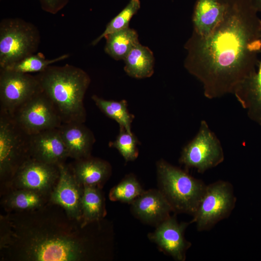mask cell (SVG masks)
<instances>
[{"label":"cell","mask_w":261,"mask_h":261,"mask_svg":"<svg viewBox=\"0 0 261 261\" xmlns=\"http://www.w3.org/2000/svg\"><path fill=\"white\" fill-rule=\"evenodd\" d=\"M69 57V54H65L53 59H46L42 53L33 54L4 69L23 73H39L49 66Z\"/></svg>","instance_id":"25"},{"label":"cell","mask_w":261,"mask_h":261,"mask_svg":"<svg viewBox=\"0 0 261 261\" xmlns=\"http://www.w3.org/2000/svg\"><path fill=\"white\" fill-rule=\"evenodd\" d=\"M42 9L51 14H56L68 3L69 0H39Z\"/></svg>","instance_id":"29"},{"label":"cell","mask_w":261,"mask_h":261,"mask_svg":"<svg viewBox=\"0 0 261 261\" xmlns=\"http://www.w3.org/2000/svg\"><path fill=\"white\" fill-rule=\"evenodd\" d=\"M29 152L33 159L58 166L69 158L58 128L30 135Z\"/></svg>","instance_id":"14"},{"label":"cell","mask_w":261,"mask_h":261,"mask_svg":"<svg viewBox=\"0 0 261 261\" xmlns=\"http://www.w3.org/2000/svg\"><path fill=\"white\" fill-rule=\"evenodd\" d=\"M248 117L261 126V53L256 71L233 94Z\"/></svg>","instance_id":"17"},{"label":"cell","mask_w":261,"mask_h":261,"mask_svg":"<svg viewBox=\"0 0 261 261\" xmlns=\"http://www.w3.org/2000/svg\"><path fill=\"white\" fill-rule=\"evenodd\" d=\"M157 169L159 189L173 211L193 216L207 185L202 180L164 160L158 162Z\"/></svg>","instance_id":"4"},{"label":"cell","mask_w":261,"mask_h":261,"mask_svg":"<svg viewBox=\"0 0 261 261\" xmlns=\"http://www.w3.org/2000/svg\"><path fill=\"white\" fill-rule=\"evenodd\" d=\"M70 166L76 179L83 187L102 188L111 172V166L107 161L91 157L75 160Z\"/></svg>","instance_id":"19"},{"label":"cell","mask_w":261,"mask_h":261,"mask_svg":"<svg viewBox=\"0 0 261 261\" xmlns=\"http://www.w3.org/2000/svg\"><path fill=\"white\" fill-rule=\"evenodd\" d=\"M253 7L258 12H261V0H250Z\"/></svg>","instance_id":"30"},{"label":"cell","mask_w":261,"mask_h":261,"mask_svg":"<svg viewBox=\"0 0 261 261\" xmlns=\"http://www.w3.org/2000/svg\"><path fill=\"white\" fill-rule=\"evenodd\" d=\"M97 223V222H96ZM48 203L31 211L0 217L2 261H85L96 251L91 227Z\"/></svg>","instance_id":"2"},{"label":"cell","mask_w":261,"mask_h":261,"mask_svg":"<svg viewBox=\"0 0 261 261\" xmlns=\"http://www.w3.org/2000/svg\"><path fill=\"white\" fill-rule=\"evenodd\" d=\"M29 137L11 116L0 111V191L10 182L20 167L30 158Z\"/></svg>","instance_id":"5"},{"label":"cell","mask_w":261,"mask_h":261,"mask_svg":"<svg viewBox=\"0 0 261 261\" xmlns=\"http://www.w3.org/2000/svg\"><path fill=\"white\" fill-rule=\"evenodd\" d=\"M11 116L29 135L58 128L63 123L52 102L42 91L24 103Z\"/></svg>","instance_id":"9"},{"label":"cell","mask_w":261,"mask_h":261,"mask_svg":"<svg viewBox=\"0 0 261 261\" xmlns=\"http://www.w3.org/2000/svg\"><path fill=\"white\" fill-rule=\"evenodd\" d=\"M137 32L130 27L108 35L105 39V52L116 60H123L139 43Z\"/></svg>","instance_id":"23"},{"label":"cell","mask_w":261,"mask_h":261,"mask_svg":"<svg viewBox=\"0 0 261 261\" xmlns=\"http://www.w3.org/2000/svg\"><path fill=\"white\" fill-rule=\"evenodd\" d=\"M59 169V178L49 202L61 207L70 217L81 220L84 187L76 179L70 165L62 163Z\"/></svg>","instance_id":"12"},{"label":"cell","mask_w":261,"mask_h":261,"mask_svg":"<svg viewBox=\"0 0 261 261\" xmlns=\"http://www.w3.org/2000/svg\"><path fill=\"white\" fill-rule=\"evenodd\" d=\"M137 140L132 133L120 128L116 140L110 143V146L116 148L126 161H133L138 156L137 148Z\"/></svg>","instance_id":"28"},{"label":"cell","mask_w":261,"mask_h":261,"mask_svg":"<svg viewBox=\"0 0 261 261\" xmlns=\"http://www.w3.org/2000/svg\"><path fill=\"white\" fill-rule=\"evenodd\" d=\"M41 91L36 75L0 69L1 111L12 116L24 103Z\"/></svg>","instance_id":"11"},{"label":"cell","mask_w":261,"mask_h":261,"mask_svg":"<svg viewBox=\"0 0 261 261\" xmlns=\"http://www.w3.org/2000/svg\"><path fill=\"white\" fill-rule=\"evenodd\" d=\"M102 188L84 186L81 208V220L84 225L102 221L106 214Z\"/></svg>","instance_id":"22"},{"label":"cell","mask_w":261,"mask_h":261,"mask_svg":"<svg viewBox=\"0 0 261 261\" xmlns=\"http://www.w3.org/2000/svg\"><path fill=\"white\" fill-rule=\"evenodd\" d=\"M227 0H197L192 16V32L200 36L209 34L223 19Z\"/></svg>","instance_id":"18"},{"label":"cell","mask_w":261,"mask_h":261,"mask_svg":"<svg viewBox=\"0 0 261 261\" xmlns=\"http://www.w3.org/2000/svg\"><path fill=\"white\" fill-rule=\"evenodd\" d=\"M36 76L42 91L52 102L63 123L85 121L83 101L90 78L85 71L69 64L51 65Z\"/></svg>","instance_id":"3"},{"label":"cell","mask_w":261,"mask_h":261,"mask_svg":"<svg viewBox=\"0 0 261 261\" xmlns=\"http://www.w3.org/2000/svg\"><path fill=\"white\" fill-rule=\"evenodd\" d=\"M144 191L136 177L129 174L110 189L109 198L112 201L130 204Z\"/></svg>","instance_id":"27"},{"label":"cell","mask_w":261,"mask_h":261,"mask_svg":"<svg viewBox=\"0 0 261 261\" xmlns=\"http://www.w3.org/2000/svg\"><path fill=\"white\" fill-rule=\"evenodd\" d=\"M134 216L142 222L157 227L174 212L171 205L159 189L144 191L131 203Z\"/></svg>","instance_id":"15"},{"label":"cell","mask_w":261,"mask_h":261,"mask_svg":"<svg viewBox=\"0 0 261 261\" xmlns=\"http://www.w3.org/2000/svg\"><path fill=\"white\" fill-rule=\"evenodd\" d=\"M250 0H227L223 19L205 36L192 33L184 67L209 99L234 94L256 70L261 53V19Z\"/></svg>","instance_id":"1"},{"label":"cell","mask_w":261,"mask_h":261,"mask_svg":"<svg viewBox=\"0 0 261 261\" xmlns=\"http://www.w3.org/2000/svg\"><path fill=\"white\" fill-rule=\"evenodd\" d=\"M140 0H130L127 5L107 24L104 31L91 43L95 46L108 35L129 27L130 22L140 8Z\"/></svg>","instance_id":"26"},{"label":"cell","mask_w":261,"mask_h":261,"mask_svg":"<svg viewBox=\"0 0 261 261\" xmlns=\"http://www.w3.org/2000/svg\"><path fill=\"white\" fill-rule=\"evenodd\" d=\"M236 202L231 183L223 180L213 182L207 185L197 210L189 223H195L199 232L208 231L230 216Z\"/></svg>","instance_id":"7"},{"label":"cell","mask_w":261,"mask_h":261,"mask_svg":"<svg viewBox=\"0 0 261 261\" xmlns=\"http://www.w3.org/2000/svg\"><path fill=\"white\" fill-rule=\"evenodd\" d=\"M224 160L221 143L205 120H202L195 137L183 149L179 162L203 174Z\"/></svg>","instance_id":"8"},{"label":"cell","mask_w":261,"mask_h":261,"mask_svg":"<svg viewBox=\"0 0 261 261\" xmlns=\"http://www.w3.org/2000/svg\"><path fill=\"white\" fill-rule=\"evenodd\" d=\"M68 157L79 160L90 157L94 137L83 123H62L58 128Z\"/></svg>","instance_id":"16"},{"label":"cell","mask_w":261,"mask_h":261,"mask_svg":"<svg viewBox=\"0 0 261 261\" xmlns=\"http://www.w3.org/2000/svg\"><path fill=\"white\" fill-rule=\"evenodd\" d=\"M189 222L179 223L174 216L158 225L148 237L160 249L177 261H185L186 252L191 243L185 237V231Z\"/></svg>","instance_id":"13"},{"label":"cell","mask_w":261,"mask_h":261,"mask_svg":"<svg viewBox=\"0 0 261 261\" xmlns=\"http://www.w3.org/2000/svg\"><path fill=\"white\" fill-rule=\"evenodd\" d=\"M124 71L130 77L135 78L149 77L154 73L155 58L147 46L139 43L123 59Z\"/></svg>","instance_id":"21"},{"label":"cell","mask_w":261,"mask_h":261,"mask_svg":"<svg viewBox=\"0 0 261 261\" xmlns=\"http://www.w3.org/2000/svg\"><path fill=\"white\" fill-rule=\"evenodd\" d=\"M59 176V165L44 163L30 157L20 167L10 182L0 191V196L20 189L50 196Z\"/></svg>","instance_id":"10"},{"label":"cell","mask_w":261,"mask_h":261,"mask_svg":"<svg viewBox=\"0 0 261 261\" xmlns=\"http://www.w3.org/2000/svg\"><path fill=\"white\" fill-rule=\"evenodd\" d=\"M0 197V205L5 212L34 210L45 205L50 199V196L25 189L12 190Z\"/></svg>","instance_id":"20"},{"label":"cell","mask_w":261,"mask_h":261,"mask_svg":"<svg viewBox=\"0 0 261 261\" xmlns=\"http://www.w3.org/2000/svg\"><path fill=\"white\" fill-rule=\"evenodd\" d=\"M92 99L102 111L110 118L116 120L120 128H124L129 132H132L131 124L134 116L129 113L125 100L119 102L106 100L96 95L92 96Z\"/></svg>","instance_id":"24"},{"label":"cell","mask_w":261,"mask_h":261,"mask_svg":"<svg viewBox=\"0 0 261 261\" xmlns=\"http://www.w3.org/2000/svg\"><path fill=\"white\" fill-rule=\"evenodd\" d=\"M41 41L40 32L30 22L6 18L0 23V69L34 54Z\"/></svg>","instance_id":"6"}]
</instances>
